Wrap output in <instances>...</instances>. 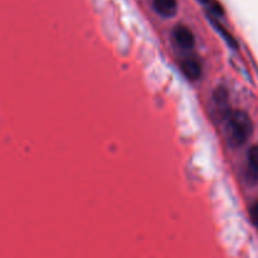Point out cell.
<instances>
[{"mask_svg": "<svg viewBox=\"0 0 258 258\" xmlns=\"http://www.w3.org/2000/svg\"><path fill=\"white\" fill-rule=\"evenodd\" d=\"M213 102L216 106L217 112L219 113V117L223 118V121L226 120L227 116L231 112V108L228 105V93H227L226 88L224 87H218L216 90L213 95Z\"/></svg>", "mask_w": 258, "mask_h": 258, "instance_id": "3", "label": "cell"}, {"mask_svg": "<svg viewBox=\"0 0 258 258\" xmlns=\"http://www.w3.org/2000/svg\"><path fill=\"white\" fill-rule=\"evenodd\" d=\"M173 39L181 49H191L196 45V37L190 28L184 24L176 25L173 29Z\"/></svg>", "mask_w": 258, "mask_h": 258, "instance_id": "2", "label": "cell"}, {"mask_svg": "<svg viewBox=\"0 0 258 258\" xmlns=\"http://www.w3.org/2000/svg\"><path fill=\"white\" fill-rule=\"evenodd\" d=\"M201 2H203V3H208L209 0H201Z\"/></svg>", "mask_w": 258, "mask_h": 258, "instance_id": "8", "label": "cell"}, {"mask_svg": "<svg viewBox=\"0 0 258 258\" xmlns=\"http://www.w3.org/2000/svg\"><path fill=\"white\" fill-rule=\"evenodd\" d=\"M153 8L161 17L171 18L178 12V0H153Z\"/></svg>", "mask_w": 258, "mask_h": 258, "instance_id": "5", "label": "cell"}, {"mask_svg": "<svg viewBox=\"0 0 258 258\" xmlns=\"http://www.w3.org/2000/svg\"><path fill=\"white\" fill-rule=\"evenodd\" d=\"M248 163L253 170L258 171V145L252 146L248 151Z\"/></svg>", "mask_w": 258, "mask_h": 258, "instance_id": "6", "label": "cell"}, {"mask_svg": "<svg viewBox=\"0 0 258 258\" xmlns=\"http://www.w3.org/2000/svg\"><path fill=\"white\" fill-rule=\"evenodd\" d=\"M249 217H251L252 223L256 224L258 227V202H256V203L251 207V209H249Z\"/></svg>", "mask_w": 258, "mask_h": 258, "instance_id": "7", "label": "cell"}, {"mask_svg": "<svg viewBox=\"0 0 258 258\" xmlns=\"http://www.w3.org/2000/svg\"><path fill=\"white\" fill-rule=\"evenodd\" d=\"M181 71L185 75L186 78L191 81H197L201 78L202 76V64L201 60L197 59L194 57L185 58V59L181 62Z\"/></svg>", "mask_w": 258, "mask_h": 258, "instance_id": "4", "label": "cell"}, {"mask_svg": "<svg viewBox=\"0 0 258 258\" xmlns=\"http://www.w3.org/2000/svg\"><path fill=\"white\" fill-rule=\"evenodd\" d=\"M224 122L227 139L233 148L244 145L253 134V122L248 113L242 110L231 111Z\"/></svg>", "mask_w": 258, "mask_h": 258, "instance_id": "1", "label": "cell"}]
</instances>
